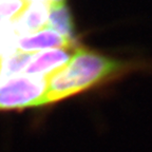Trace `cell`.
I'll use <instances>...</instances> for the list:
<instances>
[{
	"instance_id": "6da1fadb",
	"label": "cell",
	"mask_w": 152,
	"mask_h": 152,
	"mask_svg": "<svg viewBox=\"0 0 152 152\" xmlns=\"http://www.w3.org/2000/svg\"><path fill=\"white\" fill-rule=\"evenodd\" d=\"M133 68L134 64L131 66L95 51L77 48L69 61L48 76L45 104L59 102L107 83Z\"/></svg>"
},
{
	"instance_id": "7a4b0ae2",
	"label": "cell",
	"mask_w": 152,
	"mask_h": 152,
	"mask_svg": "<svg viewBox=\"0 0 152 152\" xmlns=\"http://www.w3.org/2000/svg\"><path fill=\"white\" fill-rule=\"evenodd\" d=\"M48 76L15 75L0 79V110L45 104Z\"/></svg>"
},
{
	"instance_id": "3957f363",
	"label": "cell",
	"mask_w": 152,
	"mask_h": 152,
	"mask_svg": "<svg viewBox=\"0 0 152 152\" xmlns=\"http://www.w3.org/2000/svg\"><path fill=\"white\" fill-rule=\"evenodd\" d=\"M76 41L60 35L49 28L19 36L17 39V51L22 53L40 52L50 49H76Z\"/></svg>"
},
{
	"instance_id": "277c9868",
	"label": "cell",
	"mask_w": 152,
	"mask_h": 152,
	"mask_svg": "<svg viewBox=\"0 0 152 152\" xmlns=\"http://www.w3.org/2000/svg\"><path fill=\"white\" fill-rule=\"evenodd\" d=\"M76 49H50L33 54L24 72L28 75L49 76L69 61Z\"/></svg>"
},
{
	"instance_id": "5b68a950",
	"label": "cell",
	"mask_w": 152,
	"mask_h": 152,
	"mask_svg": "<svg viewBox=\"0 0 152 152\" xmlns=\"http://www.w3.org/2000/svg\"><path fill=\"white\" fill-rule=\"evenodd\" d=\"M50 3L45 1H30L21 15L12 24L13 30L19 36L28 35L47 26Z\"/></svg>"
},
{
	"instance_id": "8992f818",
	"label": "cell",
	"mask_w": 152,
	"mask_h": 152,
	"mask_svg": "<svg viewBox=\"0 0 152 152\" xmlns=\"http://www.w3.org/2000/svg\"><path fill=\"white\" fill-rule=\"evenodd\" d=\"M45 28H51L71 40H75L74 21L66 1L51 3Z\"/></svg>"
},
{
	"instance_id": "52a82bcc",
	"label": "cell",
	"mask_w": 152,
	"mask_h": 152,
	"mask_svg": "<svg viewBox=\"0 0 152 152\" xmlns=\"http://www.w3.org/2000/svg\"><path fill=\"white\" fill-rule=\"evenodd\" d=\"M31 53H22L16 51L13 54L1 59L0 66V79L15 76L17 74L24 72L32 58Z\"/></svg>"
},
{
	"instance_id": "ba28073f",
	"label": "cell",
	"mask_w": 152,
	"mask_h": 152,
	"mask_svg": "<svg viewBox=\"0 0 152 152\" xmlns=\"http://www.w3.org/2000/svg\"><path fill=\"white\" fill-rule=\"evenodd\" d=\"M28 2V0H0V28L12 26Z\"/></svg>"
},
{
	"instance_id": "9c48e42d",
	"label": "cell",
	"mask_w": 152,
	"mask_h": 152,
	"mask_svg": "<svg viewBox=\"0 0 152 152\" xmlns=\"http://www.w3.org/2000/svg\"><path fill=\"white\" fill-rule=\"evenodd\" d=\"M28 1H45V2L54 3V2H60V1H66V0H28Z\"/></svg>"
},
{
	"instance_id": "30bf717a",
	"label": "cell",
	"mask_w": 152,
	"mask_h": 152,
	"mask_svg": "<svg viewBox=\"0 0 152 152\" xmlns=\"http://www.w3.org/2000/svg\"><path fill=\"white\" fill-rule=\"evenodd\" d=\"M1 59H2V58H0V66H1Z\"/></svg>"
}]
</instances>
